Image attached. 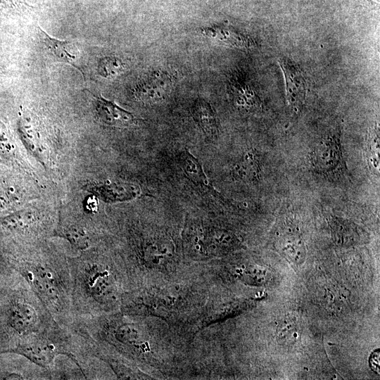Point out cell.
Returning a JSON list of instances; mask_svg holds the SVG:
<instances>
[{"instance_id":"obj_12","label":"cell","mask_w":380,"mask_h":380,"mask_svg":"<svg viewBox=\"0 0 380 380\" xmlns=\"http://www.w3.org/2000/svg\"><path fill=\"white\" fill-rule=\"evenodd\" d=\"M15 146L9 130L0 121V158L9 159L14 153Z\"/></svg>"},{"instance_id":"obj_1","label":"cell","mask_w":380,"mask_h":380,"mask_svg":"<svg viewBox=\"0 0 380 380\" xmlns=\"http://www.w3.org/2000/svg\"><path fill=\"white\" fill-rule=\"evenodd\" d=\"M10 267L28 284L56 322L69 329L74 322L69 258L48 252L30 253L13 259Z\"/></svg>"},{"instance_id":"obj_9","label":"cell","mask_w":380,"mask_h":380,"mask_svg":"<svg viewBox=\"0 0 380 380\" xmlns=\"http://www.w3.org/2000/svg\"><path fill=\"white\" fill-rule=\"evenodd\" d=\"M193 116L205 134L210 138L217 134V124L215 113L210 105L206 101L198 99L192 109Z\"/></svg>"},{"instance_id":"obj_4","label":"cell","mask_w":380,"mask_h":380,"mask_svg":"<svg viewBox=\"0 0 380 380\" xmlns=\"http://www.w3.org/2000/svg\"><path fill=\"white\" fill-rule=\"evenodd\" d=\"M279 62L284 74L288 102L298 110L303 105L306 96L305 78L301 70L293 61L287 58H282Z\"/></svg>"},{"instance_id":"obj_6","label":"cell","mask_w":380,"mask_h":380,"mask_svg":"<svg viewBox=\"0 0 380 380\" xmlns=\"http://www.w3.org/2000/svg\"><path fill=\"white\" fill-rule=\"evenodd\" d=\"M38 36L48 52L54 58L71 65L82 72L85 77L81 68L80 53L73 42L53 38L39 27H38Z\"/></svg>"},{"instance_id":"obj_11","label":"cell","mask_w":380,"mask_h":380,"mask_svg":"<svg viewBox=\"0 0 380 380\" xmlns=\"http://www.w3.org/2000/svg\"><path fill=\"white\" fill-rule=\"evenodd\" d=\"M259 167V160L255 154L248 152L234 164L232 175L236 179L242 181H253L258 177Z\"/></svg>"},{"instance_id":"obj_14","label":"cell","mask_w":380,"mask_h":380,"mask_svg":"<svg viewBox=\"0 0 380 380\" xmlns=\"http://www.w3.org/2000/svg\"><path fill=\"white\" fill-rule=\"evenodd\" d=\"M298 334L297 325L290 319H286L281 324L279 336L284 341L293 342Z\"/></svg>"},{"instance_id":"obj_10","label":"cell","mask_w":380,"mask_h":380,"mask_svg":"<svg viewBox=\"0 0 380 380\" xmlns=\"http://www.w3.org/2000/svg\"><path fill=\"white\" fill-rule=\"evenodd\" d=\"M179 163L186 175L192 182L201 187H208V181L201 164L188 150H185L181 153Z\"/></svg>"},{"instance_id":"obj_13","label":"cell","mask_w":380,"mask_h":380,"mask_svg":"<svg viewBox=\"0 0 380 380\" xmlns=\"http://www.w3.org/2000/svg\"><path fill=\"white\" fill-rule=\"evenodd\" d=\"M282 251L296 262L305 258L304 246L299 239H286L282 245Z\"/></svg>"},{"instance_id":"obj_7","label":"cell","mask_w":380,"mask_h":380,"mask_svg":"<svg viewBox=\"0 0 380 380\" xmlns=\"http://www.w3.org/2000/svg\"><path fill=\"white\" fill-rule=\"evenodd\" d=\"M202 33L211 39L231 46L248 48L253 45L250 38L226 25L206 27L202 30Z\"/></svg>"},{"instance_id":"obj_8","label":"cell","mask_w":380,"mask_h":380,"mask_svg":"<svg viewBox=\"0 0 380 380\" xmlns=\"http://www.w3.org/2000/svg\"><path fill=\"white\" fill-rule=\"evenodd\" d=\"M174 252L171 241L165 239H157L147 243L143 249L142 257L146 264L158 265L167 261Z\"/></svg>"},{"instance_id":"obj_2","label":"cell","mask_w":380,"mask_h":380,"mask_svg":"<svg viewBox=\"0 0 380 380\" xmlns=\"http://www.w3.org/2000/svg\"><path fill=\"white\" fill-rule=\"evenodd\" d=\"M75 318L111 312L120 305L122 293L118 269L101 254L84 252L69 258Z\"/></svg>"},{"instance_id":"obj_5","label":"cell","mask_w":380,"mask_h":380,"mask_svg":"<svg viewBox=\"0 0 380 380\" xmlns=\"http://www.w3.org/2000/svg\"><path fill=\"white\" fill-rule=\"evenodd\" d=\"M96 115L106 125L114 127H127L134 124L137 119L130 112L123 109L115 102L106 100L101 96L92 94Z\"/></svg>"},{"instance_id":"obj_3","label":"cell","mask_w":380,"mask_h":380,"mask_svg":"<svg viewBox=\"0 0 380 380\" xmlns=\"http://www.w3.org/2000/svg\"><path fill=\"white\" fill-rule=\"evenodd\" d=\"M341 151L336 134L324 136L312 151L311 161L314 167L321 172H330L339 165Z\"/></svg>"}]
</instances>
